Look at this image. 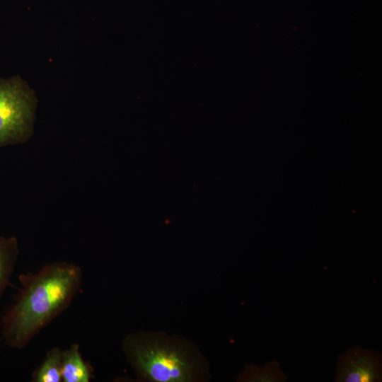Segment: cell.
I'll list each match as a JSON object with an SVG mask.
<instances>
[{
	"mask_svg": "<svg viewBox=\"0 0 382 382\" xmlns=\"http://www.w3.org/2000/svg\"><path fill=\"white\" fill-rule=\"evenodd\" d=\"M122 349L138 378L144 381H197L207 373V364L194 345L163 332L129 334Z\"/></svg>",
	"mask_w": 382,
	"mask_h": 382,
	"instance_id": "obj_2",
	"label": "cell"
},
{
	"mask_svg": "<svg viewBox=\"0 0 382 382\" xmlns=\"http://www.w3.org/2000/svg\"><path fill=\"white\" fill-rule=\"evenodd\" d=\"M81 267L66 261L43 265L18 277L21 287L1 319L5 344L22 349L70 306L82 285Z\"/></svg>",
	"mask_w": 382,
	"mask_h": 382,
	"instance_id": "obj_1",
	"label": "cell"
},
{
	"mask_svg": "<svg viewBox=\"0 0 382 382\" xmlns=\"http://www.w3.org/2000/svg\"><path fill=\"white\" fill-rule=\"evenodd\" d=\"M37 104L35 91L21 76L0 78V149L31 138Z\"/></svg>",
	"mask_w": 382,
	"mask_h": 382,
	"instance_id": "obj_3",
	"label": "cell"
},
{
	"mask_svg": "<svg viewBox=\"0 0 382 382\" xmlns=\"http://www.w3.org/2000/svg\"><path fill=\"white\" fill-rule=\"evenodd\" d=\"M91 377V369L83 359L77 343L62 351V382H89Z\"/></svg>",
	"mask_w": 382,
	"mask_h": 382,
	"instance_id": "obj_5",
	"label": "cell"
},
{
	"mask_svg": "<svg viewBox=\"0 0 382 382\" xmlns=\"http://www.w3.org/2000/svg\"><path fill=\"white\" fill-rule=\"evenodd\" d=\"M382 379L381 354L354 346L339 355L336 382H376Z\"/></svg>",
	"mask_w": 382,
	"mask_h": 382,
	"instance_id": "obj_4",
	"label": "cell"
},
{
	"mask_svg": "<svg viewBox=\"0 0 382 382\" xmlns=\"http://www.w3.org/2000/svg\"><path fill=\"white\" fill-rule=\"evenodd\" d=\"M287 376L281 370L279 364L272 361L260 367L255 365H247L240 374L238 381L250 382H283Z\"/></svg>",
	"mask_w": 382,
	"mask_h": 382,
	"instance_id": "obj_8",
	"label": "cell"
},
{
	"mask_svg": "<svg viewBox=\"0 0 382 382\" xmlns=\"http://www.w3.org/2000/svg\"><path fill=\"white\" fill-rule=\"evenodd\" d=\"M19 255L18 243L14 236H0V299L9 284Z\"/></svg>",
	"mask_w": 382,
	"mask_h": 382,
	"instance_id": "obj_6",
	"label": "cell"
},
{
	"mask_svg": "<svg viewBox=\"0 0 382 382\" xmlns=\"http://www.w3.org/2000/svg\"><path fill=\"white\" fill-rule=\"evenodd\" d=\"M62 353L59 347L48 350L41 364L33 372L32 381L61 382Z\"/></svg>",
	"mask_w": 382,
	"mask_h": 382,
	"instance_id": "obj_7",
	"label": "cell"
}]
</instances>
